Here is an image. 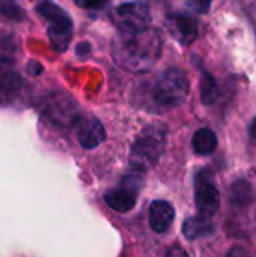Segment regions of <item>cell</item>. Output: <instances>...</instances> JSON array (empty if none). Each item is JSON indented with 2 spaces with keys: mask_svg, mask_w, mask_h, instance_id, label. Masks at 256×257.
I'll return each mask as SVG.
<instances>
[{
  "mask_svg": "<svg viewBox=\"0 0 256 257\" xmlns=\"http://www.w3.org/2000/svg\"><path fill=\"white\" fill-rule=\"evenodd\" d=\"M161 50V33L149 27L136 33L121 32L112 45L115 62L133 72H145L151 69L158 60Z\"/></svg>",
  "mask_w": 256,
  "mask_h": 257,
  "instance_id": "cell-1",
  "label": "cell"
},
{
  "mask_svg": "<svg viewBox=\"0 0 256 257\" xmlns=\"http://www.w3.org/2000/svg\"><path fill=\"white\" fill-rule=\"evenodd\" d=\"M166 148V130L161 125H148L137 136L130 151V164L134 170L146 172L161 158Z\"/></svg>",
  "mask_w": 256,
  "mask_h": 257,
  "instance_id": "cell-2",
  "label": "cell"
},
{
  "mask_svg": "<svg viewBox=\"0 0 256 257\" xmlns=\"http://www.w3.org/2000/svg\"><path fill=\"white\" fill-rule=\"evenodd\" d=\"M190 92V83L184 71L167 69L155 83L152 98L163 108H175L181 105Z\"/></svg>",
  "mask_w": 256,
  "mask_h": 257,
  "instance_id": "cell-3",
  "label": "cell"
},
{
  "mask_svg": "<svg viewBox=\"0 0 256 257\" xmlns=\"http://www.w3.org/2000/svg\"><path fill=\"white\" fill-rule=\"evenodd\" d=\"M112 21L121 30L127 33L142 32L151 24V9L143 2H128L116 6L112 11Z\"/></svg>",
  "mask_w": 256,
  "mask_h": 257,
  "instance_id": "cell-4",
  "label": "cell"
},
{
  "mask_svg": "<svg viewBox=\"0 0 256 257\" xmlns=\"http://www.w3.org/2000/svg\"><path fill=\"white\" fill-rule=\"evenodd\" d=\"M195 203L201 215L213 218L220 206V194L208 170H201L195 178Z\"/></svg>",
  "mask_w": 256,
  "mask_h": 257,
  "instance_id": "cell-5",
  "label": "cell"
},
{
  "mask_svg": "<svg viewBox=\"0 0 256 257\" xmlns=\"http://www.w3.org/2000/svg\"><path fill=\"white\" fill-rule=\"evenodd\" d=\"M166 26L170 35L183 45H190L198 38V21L186 14H169Z\"/></svg>",
  "mask_w": 256,
  "mask_h": 257,
  "instance_id": "cell-6",
  "label": "cell"
},
{
  "mask_svg": "<svg viewBox=\"0 0 256 257\" xmlns=\"http://www.w3.org/2000/svg\"><path fill=\"white\" fill-rule=\"evenodd\" d=\"M47 35L53 48L59 53H63L72 39V21L69 15L65 12L59 17L51 18Z\"/></svg>",
  "mask_w": 256,
  "mask_h": 257,
  "instance_id": "cell-7",
  "label": "cell"
},
{
  "mask_svg": "<svg viewBox=\"0 0 256 257\" xmlns=\"http://www.w3.org/2000/svg\"><path fill=\"white\" fill-rule=\"evenodd\" d=\"M77 139L83 149H94L106 140L103 123L97 117H83L77 125Z\"/></svg>",
  "mask_w": 256,
  "mask_h": 257,
  "instance_id": "cell-8",
  "label": "cell"
},
{
  "mask_svg": "<svg viewBox=\"0 0 256 257\" xmlns=\"http://www.w3.org/2000/svg\"><path fill=\"white\" fill-rule=\"evenodd\" d=\"M175 218V211L172 205L166 200H154L149 206V226L157 233H164L169 230Z\"/></svg>",
  "mask_w": 256,
  "mask_h": 257,
  "instance_id": "cell-9",
  "label": "cell"
},
{
  "mask_svg": "<svg viewBox=\"0 0 256 257\" xmlns=\"http://www.w3.org/2000/svg\"><path fill=\"white\" fill-rule=\"evenodd\" d=\"M136 193L119 187V188H113L109 190L104 194V202L107 203V206H110L113 211L118 212H128L130 209L134 208L136 205Z\"/></svg>",
  "mask_w": 256,
  "mask_h": 257,
  "instance_id": "cell-10",
  "label": "cell"
},
{
  "mask_svg": "<svg viewBox=\"0 0 256 257\" xmlns=\"http://www.w3.org/2000/svg\"><path fill=\"white\" fill-rule=\"evenodd\" d=\"M183 233L190 241L199 239V238H207L214 233V224L211 223L210 217L199 214V217H192L184 221Z\"/></svg>",
  "mask_w": 256,
  "mask_h": 257,
  "instance_id": "cell-11",
  "label": "cell"
},
{
  "mask_svg": "<svg viewBox=\"0 0 256 257\" xmlns=\"http://www.w3.org/2000/svg\"><path fill=\"white\" fill-rule=\"evenodd\" d=\"M253 200H255V193H253L252 185L247 181L238 179L231 185V188H229V202L232 203V206L246 208V206L252 205Z\"/></svg>",
  "mask_w": 256,
  "mask_h": 257,
  "instance_id": "cell-12",
  "label": "cell"
},
{
  "mask_svg": "<svg viewBox=\"0 0 256 257\" xmlns=\"http://www.w3.org/2000/svg\"><path fill=\"white\" fill-rule=\"evenodd\" d=\"M193 151L199 155H210L217 148V137L208 128H201L195 133L192 140Z\"/></svg>",
  "mask_w": 256,
  "mask_h": 257,
  "instance_id": "cell-13",
  "label": "cell"
},
{
  "mask_svg": "<svg viewBox=\"0 0 256 257\" xmlns=\"http://www.w3.org/2000/svg\"><path fill=\"white\" fill-rule=\"evenodd\" d=\"M219 96V84L217 81L214 80V77L207 72V71H202V78H201V98H202V102L207 104V105H211L216 102Z\"/></svg>",
  "mask_w": 256,
  "mask_h": 257,
  "instance_id": "cell-14",
  "label": "cell"
},
{
  "mask_svg": "<svg viewBox=\"0 0 256 257\" xmlns=\"http://www.w3.org/2000/svg\"><path fill=\"white\" fill-rule=\"evenodd\" d=\"M23 84V80L14 74V72H6L0 75V96H11L14 95Z\"/></svg>",
  "mask_w": 256,
  "mask_h": 257,
  "instance_id": "cell-15",
  "label": "cell"
},
{
  "mask_svg": "<svg viewBox=\"0 0 256 257\" xmlns=\"http://www.w3.org/2000/svg\"><path fill=\"white\" fill-rule=\"evenodd\" d=\"M0 14L12 21H21L26 17L24 11L17 5L15 0H0Z\"/></svg>",
  "mask_w": 256,
  "mask_h": 257,
  "instance_id": "cell-16",
  "label": "cell"
},
{
  "mask_svg": "<svg viewBox=\"0 0 256 257\" xmlns=\"http://www.w3.org/2000/svg\"><path fill=\"white\" fill-rule=\"evenodd\" d=\"M142 173L143 172L134 170L133 173L124 176L122 181H121V187H124V188H127V190H130V191L137 194L142 190V187H143V176H142Z\"/></svg>",
  "mask_w": 256,
  "mask_h": 257,
  "instance_id": "cell-17",
  "label": "cell"
},
{
  "mask_svg": "<svg viewBox=\"0 0 256 257\" xmlns=\"http://www.w3.org/2000/svg\"><path fill=\"white\" fill-rule=\"evenodd\" d=\"M77 6L86 8V9H100L106 6L110 0H74Z\"/></svg>",
  "mask_w": 256,
  "mask_h": 257,
  "instance_id": "cell-18",
  "label": "cell"
},
{
  "mask_svg": "<svg viewBox=\"0 0 256 257\" xmlns=\"http://www.w3.org/2000/svg\"><path fill=\"white\" fill-rule=\"evenodd\" d=\"M213 0H190V6L198 11L199 14H207L210 11V5H211Z\"/></svg>",
  "mask_w": 256,
  "mask_h": 257,
  "instance_id": "cell-19",
  "label": "cell"
},
{
  "mask_svg": "<svg viewBox=\"0 0 256 257\" xmlns=\"http://www.w3.org/2000/svg\"><path fill=\"white\" fill-rule=\"evenodd\" d=\"M27 71H29L30 74H33V75H38V74L42 72V66H41L38 62H30L29 66H27Z\"/></svg>",
  "mask_w": 256,
  "mask_h": 257,
  "instance_id": "cell-20",
  "label": "cell"
},
{
  "mask_svg": "<svg viewBox=\"0 0 256 257\" xmlns=\"http://www.w3.org/2000/svg\"><path fill=\"white\" fill-rule=\"evenodd\" d=\"M89 50H91V47H89V44H86V42L77 45V53H78V56H81V57H83L84 54H88Z\"/></svg>",
  "mask_w": 256,
  "mask_h": 257,
  "instance_id": "cell-21",
  "label": "cell"
},
{
  "mask_svg": "<svg viewBox=\"0 0 256 257\" xmlns=\"http://www.w3.org/2000/svg\"><path fill=\"white\" fill-rule=\"evenodd\" d=\"M249 133H250V137H252V140L256 142V117L252 120V123H250V128H249Z\"/></svg>",
  "mask_w": 256,
  "mask_h": 257,
  "instance_id": "cell-22",
  "label": "cell"
}]
</instances>
